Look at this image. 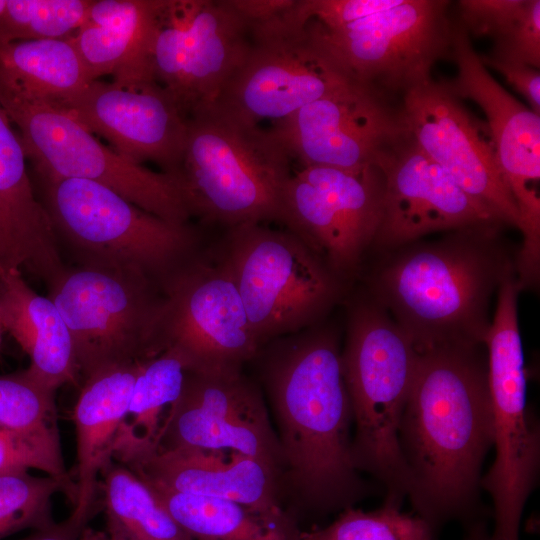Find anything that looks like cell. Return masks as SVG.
Instances as JSON below:
<instances>
[{
    "mask_svg": "<svg viewBox=\"0 0 540 540\" xmlns=\"http://www.w3.org/2000/svg\"><path fill=\"white\" fill-rule=\"evenodd\" d=\"M0 425L51 455L63 458L55 392L33 379L26 370L0 377Z\"/></svg>",
    "mask_w": 540,
    "mask_h": 540,
    "instance_id": "31",
    "label": "cell"
},
{
    "mask_svg": "<svg viewBox=\"0 0 540 540\" xmlns=\"http://www.w3.org/2000/svg\"><path fill=\"white\" fill-rule=\"evenodd\" d=\"M250 23L233 0H162L152 62L184 116L211 110L242 65Z\"/></svg>",
    "mask_w": 540,
    "mask_h": 540,
    "instance_id": "13",
    "label": "cell"
},
{
    "mask_svg": "<svg viewBox=\"0 0 540 540\" xmlns=\"http://www.w3.org/2000/svg\"><path fill=\"white\" fill-rule=\"evenodd\" d=\"M0 325L30 357L26 372L33 379L54 392L78 384L72 341L60 312L18 270L0 268Z\"/></svg>",
    "mask_w": 540,
    "mask_h": 540,
    "instance_id": "26",
    "label": "cell"
},
{
    "mask_svg": "<svg viewBox=\"0 0 540 540\" xmlns=\"http://www.w3.org/2000/svg\"><path fill=\"white\" fill-rule=\"evenodd\" d=\"M112 458L153 488L232 500L274 523L287 516L281 507L280 474L234 451L227 459L225 451L164 450L132 438L117 443Z\"/></svg>",
    "mask_w": 540,
    "mask_h": 540,
    "instance_id": "22",
    "label": "cell"
},
{
    "mask_svg": "<svg viewBox=\"0 0 540 540\" xmlns=\"http://www.w3.org/2000/svg\"><path fill=\"white\" fill-rule=\"evenodd\" d=\"M116 153L141 164L152 161L175 175L181 165L188 119L157 82L91 81L79 93L55 103Z\"/></svg>",
    "mask_w": 540,
    "mask_h": 540,
    "instance_id": "20",
    "label": "cell"
},
{
    "mask_svg": "<svg viewBox=\"0 0 540 540\" xmlns=\"http://www.w3.org/2000/svg\"><path fill=\"white\" fill-rule=\"evenodd\" d=\"M401 507L384 504L372 511L354 507L342 510L336 520L322 528L298 531V540H435V530Z\"/></svg>",
    "mask_w": 540,
    "mask_h": 540,
    "instance_id": "34",
    "label": "cell"
},
{
    "mask_svg": "<svg viewBox=\"0 0 540 540\" xmlns=\"http://www.w3.org/2000/svg\"><path fill=\"white\" fill-rule=\"evenodd\" d=\"M298 531L299 529L295 525V520L293 518L289 523L282 540H298Z\"/></svg>",
    "mask_w": 540,
    "mask_h": 540,
    "instance_id": "41",
    "label": "cell"
},
{
    "mask_svg": "<svg viewBox=\"0 0 540 540\" xmlns=\"http://www.w3.org/2000/svg\"><path fill=\"white\" fill-rule=\"evenodd\" d=\"M91 82L69 39L0 41V87L61 103Z\"/></svg>",
    "mask_w": 540,
    "mask_h": 540,
    "instance_id": "27",
    "label": "cell"
},
{
    "mask_svg": "<svg viewBox=\"0 0 540 540\" xmlns=\"http://www.w3.org/2000/svg\"><path fill=\"white\" fill-rule=\"evenodd\" d=\"M417 348L413 339L373 306L351 315L341 352L355 433L352 459L384 490V503L401 507L409 476L398 443V430L412 384Z\"/></svg>",
    "mask_w": 540,
    "mask_h": 540,
    "instance_id": "6",
    "label": "cell"
},
{
    "mask_svg": "<svg viewBox=\"0 0 540 540\" xmlns=\"http://www.w3.org/2000/svg\"><path fill=\"white\" fill-rule=\"evenodd\" d=\"M486 68L498 71L505 80L529 103L530 109L540 115V72L524 63L504 61L487 54H479Z\"/></svg>",
    "mask_w": 540,
    "mask_h": 540,
    "instance_id": "37",
    "label": "cell"
},
{
    "mask_svg": "<svg viewBox=\"0 0 540 540\" xmlns=\"http://www.w3.org/2000/svg\"><path fill=\"white\" fill-rule=\"evenodd\" d=\"M450 5L447 0H402L334 30H323L309 20L353 82L401 99L432 79L439 60L450 59L454 24Z\"/></svg>",
    "mask_w": 540,
    "mask_h": 540,
    "instance_id": "12",
    "label": "cell"
},
{
    "mask_svg": "<svg viewBox=\"0 0 540 540\" xmlns=\"http://www.w3.org/2000/svg\"><path fill=\"white\" fill-rule=\"evenodd\" d=\"M90 0H6L0 41L69 39L82 25Z\"/></svg>",
    "mask_w": 540,
    "mask_h": 540,
    "instance_id": "35",
    "label": "cell"
},
{
    "mask_svg": "<svg viewBox=\"0 0 540 540\" xmlns=\"http://www.w3.org/2000/svg\"><path fill=\"white\" fill-rule=\"evenodd\" d=\"M19 134L0 106V268L47 284L66 265L49 216L36 197Z\"/></svg>",
    "mask_w": 540,
    "mask_h": 540,
    "instance_id": "24",
    "label": "cell"
},
{
    "mask_svg": "<svg viewBox=\"0 0 540 540\" xmlns=\"http://www.w3.org/2000/svg\"><path fill=\"white\" fill-rule=\"evenodd\" d=\"M456 20L471 37L492 39L487 55L540 68L539 0H460Z\"/></svg>",
    "mask_w": 540,
    "mask_h": 540,
    "instance_id": "30",
    "label": "cell"
},
{
    "mask_svg": "<svg viewBox=\"0 0 540 540\" xmlns=\"http://www.w3.org/2000/svg\"><path fill=\"white\" fill-rule=\"evenodd\" d=\"M450 59L457 76L443 84L459 99H470L484 112L500 168L519 213L523 235L519 268L538 273L540 257V115L507 92L488 72L471 37L454 20Z\"/></svg>",
    "mask_w": 540,
    "mask_h": 540,
    "instance_id": "16",
    "label": "cell"
},
{
    "mask_svg": "<svg viewBox=\"0 0 540 540\" xmlns=\"http://www.w3.org/2000/svg\"><path fill=\"white\" fill-rule=\"evenodd\" d=\"M58 492L67 494L73 505L74 491L56 478L27 471L0 474V540L26 529L56 528L52 498Z\"/></svg>",
    "mask_w": 540,
    "mask_h": 540,
    "instance_id": "33",
    "label": "cell"
},
{
    "mask_svg": "<svg viewBox=\"0 0 540 540\" xmlns=\"http://www.w3.org/2000/svg\"><path fill=\"white\" fill-rule=\"evenodd\" d=\"M478 346L417 348L398 443L407 497L434 530L481 519V470L493 445V417L487 359Z\"/></svg>",
    "mask_w": 540,
    "mask_h": 540,
    "instance_id": "1",
    "label": "cell"
},
{
    "mask_svg": "<svg viewBox=\"0 0 540 540\" xmlns=\"http://www.w3.org/2000/svg\"><path fill=\"white\" fill-rule=\"evenodd\" d=\"M141 364L105 368L84 379L73 411L76 431L75 500L70 516L60 523L72 540H77L95 511L99 500L98 476L112 459Z\"/></svg>",
    "mask_w": 540,
    "mask_h": 540,
    "instance_id": "23",
    "label": "cell"
},
{
    "mask_svg": "<svg viewBox=\"0 0 540 540\" xmlns=\"http://www.w3.org/2000/svg\"><path fill=\"white\" fill-rule=\"evenodd\" d=\"M402 0H302L308 17L323 30H334L374 13L388 10Z\"/></svg>",
    "mask_w": 540,
    "mask_h": 540,
    "instance_id": "36",
    "label": "cell"
},
{
    "mask_svg": "<svg viewBox=\"0 0 540 540\" xmlns=\"http://www.w3.org/2000/svg\"><path fill=\"white\" fill-rule=\"evenodd\" d=\"M2 326L0 325V342H1V330H2Z\"/></svg>",
    "mask_w": 540,
    "mask_h": 540,
    "instance_id": "43",
    "label": "cell"
},
{
    "mask_svg": "<svg viewBox=\"0 0 540 540\" xmlns=\"http://www.w3.org/2000/svg\"><path fill=\"white\" fill-rule=\"evenodd\" d=\"M150 488L193 540H282L293 519L287 512L283 521L274 523L232 500Z\"/></svg>",
    "mask_w": 540,
    "mask_h": 540,
    "instance_id": "29",
    "label": "cell"
},
{
    "mask_svg": "<svg viewBox=\"0 0 540 540\" xmlns=\"http://www.w3.org/2000/svg\"><path fill=\"white\" fill-rule=\"evenodd\" d=\"M100 476L107 534L120 540H193L128 467L112 458Z\"/></svg>",
    "mask_w": 540,
    "mask_h": 540,
    "instance_id": "28",
    "label": "cell"
},
{
    "mask_svg": "<svg viewBox=\"0 0 540 540\" xmlns=\"http://www.w3.org/2000/svg\"><path fill=\"white\" fill-rule=\"evenodd\" d=\"M518 291L512 280L500 285L484 341L495 447L494 462L481 478V488L493 501L494 528L489 540H519L521 516L536 487L540 466L539 424L526 401Z\"/></svg>",
    "mask_w": 540,
    "mask_h": 540,
    "instance_id": "10",
    "label": "cell"
},
{
    "mask_svg": "<svg viewBox=\"0 0 540 540\" xmlns=\"http://www.w3.org/2000/svg\"><path fill=\"white\" fill-rule=\"evenodd\" d=\"M501 224L407 252L379 275L378 292L416 348L484 344L490 296L512 272L487 244Z\"/></svg>",
    "mask_w": 540,
    "mask_h": 540,
    "instance_id": "3",
    "label": "cell"
},
{
    "mask_svg": "<svg viewBox=\"0 0 540 540\" xmlns=\"http://www.w3.org/2000/svg\"><path fill=\"white\" fill-rule=\"evenodd\" d=\"M162 0L91 1L85 19L69 38L91 81L157 82L152 46Z\"/></svg>",
    "mask_w": 540,
    "mask_h": 540,
    "instance_id": "25",
    "label": "cell"
},
{
    "mask_svg": "<svg viewBox=\"0 0 540 540\" xmlns=\"http://www.w3.org/2000/svg\"><path fill=\"white\" fill-rule=\"evenodd\" d=\"M77 540H120L107 534L106 532L97 531L88 527H85Z\"/></svg>",
    "mask_w": 540,
    "mask_h": 540,
    "instance_id": "40",
    "label": "cell"
},
{
    "mask_svg": "<svg viewBox=\"0 0 540 540\" xmlns=\"http://www.w3.org/2000/svg\"><path fill=\"white\" fill-rule=\"evenodd\" d=\"M281 447L282 498L327 514L369 494L352 459L353 414L335 335L306 328L264 345L256 357Z\"/></svg>",
    "mask_w": 540,
    "mask_h": 540,
    "instance_id": "2",
    "label": "cell"
},
{
    "mask_svg": "<svg viewBox=\"0 0 540 540\" xmlns=\"http://www.w3.org/2000/svg\"><path fill=\"white\" fill-rule=\"evenodd\" d=\"M161 352L174 351L185 371H242L261 349L234 281L222 264L203 255L163 285Z\"/></svg>",
    "mask_w": 540,
    "mask_h": 540,
    "instance_id": "14",
    "label": "cell"
},
{
    "mask_svg": "<svg viewBox=\"0 0 540 540\" xmlns=\"http://www.w3.org/2000/svg\"><path fill=\"white\" fill-rule=\"evenodd\" d=\"M230 273L261 348L312 326L334 303L336 275L289 230L227 229L216 255Z\"/></svg>",
    "mask_w": 540,
    "mask_h": 540,
    "instance_id": "7",
    "label": "cell"
},
{
    "mask_svg": "<svg viewBox=\"0 0 540 540\" xmlns=\"http://www.w3.org/2000/svg\"><path fill=\"white\" fill-rule=\"evenodd\" d=\"M0 106L19 129L39 176L93 181L161 219L189 223L175 175L122 157L53 102L0 87Z\"/></svg>",
    "mask_w": 540,
    "mask_h": 540,
    "instance_id": "11",
    "label": "cell"
},
{
    "mask_svg": "<svg viewBox=\"0 0 540 540\" xmlns=\"http://www.w3.org/2000/svg\"><path fill=\"white\" fill-rule=\"evenodd\" d=\"M21 540H72L61 528L60 524L47 531H35L31 536Z\"/></svg>",
    "mask_w": 540,
    "mask_h": 540,
    "instance_id": "39",
    "label": "cell"
},
{
    "mask_svg": "<svg viewBox=\"0 0 540 540\" xmlns=\"http://www.w3.org/2000/svg\"><path fill=\"white\" fill-rule=\"evenodd\" d=\"M39 178V200L74 265L136 272L162 288L200 255L190 223L161 219L93 181Z\"/></svg>",
    "mask_w": 540,
    "mask_h": 540,
    "instance_id": "5",
    "label": "cell"
},
{
    "mask_svg": "<svg viewBox=\"0 0 540 540\" xmlns=\"http://www.w3.org/2000/svg\"><path fill=\"white\" fill-rule=\"evenodd\" d=\"M408 134L472 198L502 224L519 229V213L486 123L474 117L443 82L433 79L400 99Z\"/></svg>",
    "mask_w": 540,
    "mask_h": 540,
    "instance_id": "19",
    "label": "cell"
},
{
    "mask_svg": "<svg viewBox=\"0 0 540 540\" xmlns=\"http://www.w3.org/2000/svg\"><path fill=\"white\" fill-rule=\"evenodd\" d=\"M377 167L384 177L380 225L373 244L397 246L429 233L502 224L408 136Z\"/></svg>",
    "mask_w": 540,
    "mask_h": 540,
    "instance_id": "21",
    "label": "cell"
},
{
    "mask_svg": "<svg viewBox=\"0 0 540 540\" xmlns=\"http://www.w3.org/2000/svg\"><path fill=\"white\" fill-rule=\"evenodd\" d=\"M272 131L302 166H377L408 132L400 101L350 82L275 122Z\"/></svg>",
    "mask_w": 540,
    "mask_h": 540,
    "instance_id": "18",
    "label": "cell"
},
{
    "mask_svg": "<svg viewBox=\"0 0 540 540\" xmlns=\"http://www.w3.org/2000/svg\"><path fill=\"white\" fill-rule=\"evenodd\" d=\"M384 177L377 166L344 170L302 166L282 196L281 224L337 276L353 272L377 234Z\"/></svg>",
    "mask_w": 540,
    "mask_h": 540,
    "instance_id": "15",
    "label": "cell"
},
{
    "mask_svg": "<svg viewBox=\"0 0 540 540\" xmlns=\"http://www.w3.org/2000/svg\"><path fill=\"white\" fill-rule=\"evenodd\" d=\"M154 445L160 449L234 451L273 467L283 458L261 388L242 371H185Z\"/></svg>",
    "mask_w": 540,
    "mask_h": 540,
    "instance_id": "17",
    "label": "cell"
},
{
    "mask_svg": "<svg viewBox=\"0 0 540 540\" xmlns=\"http://www.w3.org/2000/svg\"><path fill=\"white\" fill-rule=\"evenodd\" d=\"M292 157L272 131L214 109L188 119L175 174L191 217L230 229L281 223L282 196Z\"/></svg>",
    "mask_w": 540,
    "mask_h": 540,
    "instance_id": "4",
    "label": "cell"
},
{
    "mask_svg": "<svg viewBox=\"0 0 540 540\" xmlns=\"http://www.w3.org/2000/svg\"><path fill=\"white\" fill-rule=\"evenodd\" d=\"M47 297L69 331L80 376L146 361L159 348L164 292L131 271L65 265L48 283Z\"/></svg>",
    "mask_w": 540,
    "mask_h": 540,
    "instance_id": "8",
    "label": "cell"
},
{
    "mask_svg": "<svg viewBox=\"0 0 540 540\" xmlns=\"http://www.w3.org/2000/svg\"><path fill=\"white\" fill-rule=\"evenodd\" d=\"M185 366L172 350L142 362L134 382L128 414L118 434L154 442L163 410L179 396Z\"/></svg>",
    "mask_w": 540,
    "mask_h": 540,
    "instance_id": "32",
    "label": "cell"
},
{
    "mask_svg": "<svg viewBox=\"0 0 540 540\" xmlns=\"http://www.w3.org/2000/svg\"><path fill=\"white\" fill-rule=\"evenodd\" d=\"M6 6V0H0V14L3 12Z\"/></svg>",
    "mask_w": 540,
    "mask_h": 540,
    "instance_id": "42",
    "label": "cell"
},
{
    "mask_svg": "<svg viewBox=\"0 0 540 540\" xmlns=\"http://www.w3.org/2000/svg\"><path fill=\"white\" fill-rule=\"evenodd\" d=\"M249 23L245 59L212 109L251 126L275 123L353 82L324 46L301 0Z\"/></svg>",
    "mask_w": 540,
    "mask_h": 540,
    "instance_id": "9",
    "label": "cell"
},
{
    "mask_svg": "<svg viewBox=\"0 0 540 540\" xmlns=\"http://www.w3.org/2000/svg\"><path fill=\"white\" fill-rule=\"evenodd\" d=\"M490 533L484 520L479 519L468 524L463 540H489Z\"/></svg>",
    "mask_w": 540,
    "mask_h": 540,
    "instance_id": "38",
    "label": "cell"
}]
</instances>
